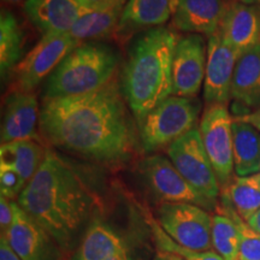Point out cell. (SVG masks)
<instances>
[{"mask_svg":"<svg viewBox=\"0 0 260 260\" xmlns=\"http://www.w3.org/2000/svg\"><path fill=\"white\" fill-rule=\"evenodd\" d=\"M158 223L182 247L191 251H212V217L203 207L186 203H161Z\"/></svg>","mask_w":260,"mask_h":260,"instance_id":"obj_6","label":"cell"},{"mask_svg":"<svg viewBox=\"0 0 260 260\" xmlns=\"http://www.w3.org/2000/svg\"><path fill=\"white\" fill-rule=\"evenodd\" d=\"M154 260H183L180 255L174 254V253H168V252H161L159 251V253L155 255Z\"/></svg>","mask_w":260,"mask_h":260,"instance_id":"obj_33","label":"cell"},{"mask_svg":"<svg viewBox=\"0 0 260 260\" xmlns=\"http://www.w3.org/2000/svg\"><path fill=\"white\" fill-rule=\"evenodd\" d=\"M207 47L201 35L190 34L178 40L172 63V95L195 98L204 84Z\"/></svg>","mask_w":260,"mask_h":260,"instance_id":"obj_12","label":"cell"},{"mask_svg":"<svg viewBox=\"0 0 260 260\" xmlns=\"http://www.w3.org/2000/svg\"><path fill=\"white\" fill-rule=\"evenodd\" d=\"M239 57L218 32L209 38L204 98L210 104H225L232 98V84Z\"/></svg>","mask_w":260,"mask_h":260,"instance_id":"obj_15","label":"cell"},{"mask_svg":"<svg viewBox=\"0 0 260 260\" xmlns=\"http://www.w3.org/2000/svg\"><path fill=\"white\" fill-rule=\"evenodd\" d=\"M128 0H100L75 24L70 35L79 42L96 40L116 31Z\"/></svg>","mask_w":260,"mask_h":260,"instance_id":"obj_18","label":"cell"},{"mask_svg":"<svg viewBox=\"0 0 260 260\" xmlns=\"http://www.w3.org/2000/svg\"><path fill=\"white\" fill-rule=\"evenodd\" d=\"M234 170L245 177L260 172V132L240 118H233Z\"/></svg>","mask_w":260,"mask_h":260,"instance_id":"obj_22","label":"cell"},{"mask_svg":"<svg viewBox=\"0 0 260 260\" xmlns=\"http://www.w3.org/2000/svg\"><path fill=\"white\" fill-rule=\"evenodd\" d=\"M139 172L152 194L162 203H186L211 210L216 203L195 190L170 159L153 154L140 162Z\"/></svg>","mask_w":260,"mask_h":260,"instance_id":"obj_10","label":"cell"},{"mask_svg":"<svg viewBox=\"0 0 260 260\" xmlns=\"http://www.w3.org/2000/svg\"><path fill=\"white\" fill-rule=\"evenodd\" d=\"M239 2L245 3V4H249V5H254L260 8V0H239Z\"/></svg>","mask_w":260,"mask_h":260,"instance_id":"obj_35","label":"cell"},{"mask_svg":"<svg viewBox=\"0 0 260 260\" xmlns=\"http://www.w3.org/2000/svg\"><path fill=\"white\" fill-rule=\"evenodd\" d=\"M95 3L90 0H28L24 11L42 35L64 34L70 32Z\"/></svg>","mask_w":260,"mask_h":260,"instance_id":"obj_13","label":"cell"},{"mask_svg":"<svg viewBox=\"0 0 260 260\" xmlns=\"http://www.w3.org/2000/svg\"><path fill=\"white\" fill-rule=\"evenodd\" d=\"M24 35L21 25L11 12L2 11L0 16V71L2 77L14 71L23 59Z\"/></svg>","mask_w":260,"mask_h":260,"instance_id":"obj_25","label":"cell"},{"mask_svg":"<svg viewBox=\"0 0 260 260\" xmlns=\"http://www.w3.org/2000/svg\"><path fill=\"white\" fill-rule=\"evenodd\" d=\"M229 0H180L172 25L190 34L212 37L218 31Z\"/></svg>","mask_w":260,"mask_h":260,"instance_id":"obj_17","label":"cell"},{"mask_svg":"<svg viewBox=\"0 0 260 260\" xmlns=\"http://www.w3.org/2000/svg\"><path fill=\"white\" fill-rule=\"evenodd\" d=\"M14 223L4 235L22 260H68L56 240L31 218L17 203H14Z\"/></svg>","mask_w":260,"mask_h":260,"instance_id":"obj_11","label":"cell"},{"mask_svg":"<svg viewBox=\"0 0 260 260\" xmlns=\"http://www.w3.org/2000/svg\"><path fill=\"white\" fill-rule=\"evenodd\" d=\"M3 2L8 3V4H25V3L28 2V0H3Z\"/></svg>","mask_w":260,"mask_h":260,"instance_id":"obj_36","label":"cell"},{"mask_svg":"<svg viewBox=\"0 0 260 260\" xmlns=\"http://www.w3.org/2000/svg\"><path fill=\"white\" fill-rule=\"evenodd\" d=\"M246 223L248 224V225L251 226L254 232L260 234V210L256 213L253 214L251 218L247 220Z\"/></svg>","mask_w":260,"mask_h":260,"instance_id":"obj_32","label":"cell"},{"mask_svg":"<svg viewBox=\"0 0 260 260\" xmlns=\"http://www.w3.org/2000/svg\"><path fill=\"white\" fill-rule=\"evenodd\" d=\"M217 32L239 58L260 46V8L229 0Z\"/></svg>","mask_w":260,"mask_h":260,"instance_id":"obj_14","label":"cell"},{"mask_svg":"<svg viewBox=\"0 0 260 260\" xmlns=\"http://www.w3.org/2000/svg\"><path fill=\"white\" fill-rule=\"evenodd\" d=\"M232 98L246 109H260V46L237 59Z\"/></svg>","mask_w":260,"mask_h":260,"instance_id":"obj_21","label":"cell"},{"mask_svg":"<svg viewBox=\"0 0 260 260\" xmlns=\"http://www.w3.org/2000/svg\"><path fill=\"white\" fill-rule=\"evenodd\" d=\"M0 260H22L10 246L5 236L0 237Z\"/></svg>","mask_w":260,"mask_h":260,"instance_id":"obj_30","label":"cell"},{"mask_svg":"<svg viewBox=\"0 0 260 260\" xmlns=\"http://www.w3.org/2000/svg\"><path fill=\"white\" fill-rule=\"evenodd\" d=\"M233 117L224 104H211L200 119V135L219 186L233 181Z\"/></svg>","mask_w":260,"mask_h":260,"instance_id":"obj_9","label":"cell"},{"mask_svg":"<svg viewBox=\"0 0 260 260\" xmlns=\"http://www.w3.org/2000/svg\"><path fill=\"white\" fill-rule=\"evenodd\" d=\"M17 204L58 242L65 254H73L84 228L99 206V198L82 175L52 149Z\"/></svg>","mask_w":260,"mask_h":260,"instance_id":"obj_2","label":"cell"},{"mask_svg":"<svg viewBox=\"0 0 260 260\" xmlns=\"http://www.w3.org/2000/svg\"><path fill=\"white\" fill-rule=\"evenodd\" d=\"M46 151L35 140L2 144L0 165H5L17 172L27 184L35 176L44 161Z\"/></svg>","mask_w":260,"mask_h":260,"instance_id":"obj_23","label":"cell"},{"mask_svg":"<svg viewBox=\"0 0 260 260\" xmlns=\"http://www.w3.org/2000/svg\"><path fill=\"white\" fill-rule=\"evenodd\" d=\"M40 109L30 92L12 90L6 96L2 123V144L35 140Z\"/></svg>","mask_w":260,"mask_h":260,"instance_id":"obj_16","label":"cell"},{"mask_svg":"<svg viewBox=\"0 0 260 260\" xmlns=\"http://www.w3.org/2000/svg\"><path fill=\"white\" fill-rule=\"evenodd\" d=\"M178 39L171 29L152 28L136 39L122 71V93L139 122L172 95V63Z\"/></svg>","mask_w":260,"mask_h":260,"instance_id":"obj_3","label":"cell"},{"mask_svg":"<svg viewBox=\"0 0 260 260\" xmlns=\"http://www.w3.org/2000/svg\"><path fill=\"white\" fill-rule=\"evenodd\" d=\"M118 57L109 46L84 42L58 65L45 84V98L82 95L113 80Z\"/></svg>","mask_w":260,"mask_h":260,"instance_id":"obj_4","label":"cell"},{"mask_svg":"<svg viewBox=\"0 0 260 260\" xmlns=\"http://www.w3.org/2000/svg\"><path fill=\"white\" fill-rule=\"evenodd\" d=\"M243 121L249 123V124L254 126L256 130L260 132V109H256L254 112H246L242 116H237Z\"/></svg>","mask_w":260,"mask_h":260,"instance_id":"obj_31","label":"cell"},{"mask_svg":"<svg viewBox=\"0 0 260 260\" xmlns=\"http://www.w3.org/2000/svg\"><path fill=\"white\" fill-rule=\"evenodd\" d=\"M79 45L70 32L42 35L40 41L14 69V90L31 92L44 79H48Z\"/></svg>","mask_w":260,"mask_h":260,"instance_id":"obj_7","label":"cell"},{"mask_svg":"<svg viewBox=\"0 0 260 260\" xmlns=\"http://www.w3.org/2000/svg\"><path fill=\"white\" fill-rule=\"evenodd\" d=\"M90 2H100V0H90Z\"/></svg>","mask_w":260,"mask_h":260,"instance_id":"obj_37","label":"cell"},{"mask_svg":"<svg viewBox=\"0 0 260 260\" xmlns=\"http://www.w3.org/2000/svg\"><path fill=\"white\" fill-rule=\"evenodd\" d=\"M124 100L115 80L82 95L44 98L39 129L54 147L102 164H121L135 144Z\"/></svg>","mask_w":260,"mask_h":260,"instance_id":"obj_1","label":"cell"},{"mask_svg":"<svg viewBox=\"0 0 260 260\" xmlns=\"http://www.w3.org/2000/svg\"><path fill=\"white\" fill-rule=\"evenodd\" d=\"M223 204L232 207L240 218L247 222L260 210V172L234 178L224 187Z\"/></svg>","mask_w":260,"mask_h":260,"instance_id":"obj_24","label":"cell"},{"mask_svg":"<svg viewBox=\"0 0 260 260\" xmlns=\"http://www.w3.org/2000/svg\"><path fill=\"white\" fill-rule=\"evenodd\" d=\"M106 260H129V256H128V253H122V254H117Z\"/></svg>","mask_w":260,"mask_h":260,"instance_id":"obj_34","label":"cell"},{"mask_svg":"<svg viewBox=\"0 0 260 260\" xmlns=\"http://www.w3.org/2000/svg\"><path fill=\"white\" fill-rule=\"evenodd\" d=\"M151 226L153 230L155 241L158 243L159 251L174 253V254L180 255L183 260H223L222 256L216 251H191L189 248L180 246L162 230L159 223L154 222L153 219H151Z\"/></svg>","mask_w":260,"mask_h":260,"instance_id":"obj_27","label":"cell"},{"mask_svg":"<svg viewBox=\"0 0 260 260\" xmlns=\"http://www.w3.org/2000/svg\"><path fill=\"white\" fill-rule=\"evenodd\" d=\"M223 212L234 219L240 234V260H260V234L240 218L232 207L223 204Z\"/></svg>","mask_w":260,"mask_h":260,"instance_id":"obj_28","label":"cell"},{"mask_svg":"<svg viewBox=\"0 0 260 260\" xmlns=\"http://www.w3.org/2000/svg\"><path fill=\"white\" fill-rule=\"evenodd\" d=\"M180 0H128L117 32L157 28L174 17Z\"/></svg>","mask_w":260,"mask_h":260,"instance_id":"obj_19","label":"cell"},{"mask_svg":"<svg viewBox=\"0 0 260 260\" xmlns=\"http://www.w3.org/2000/svg\"><path fill=\"white\" fill-rule=\"evenodd\" d=\"M212 243L223 260H240L239 229L225 213L212 217Z\"/></svg>","mask_w":260,"mask_h":260,"instance_id":"obj_26","label":"cell"},{"mask_svg":"<svg viewBox=\"0 0 260 260\" xmlns=\"http://www.w3.org/2000/svg\"><path fill=\"white\" fill-rule=\"evenodd\" d=\"M14 203L15 201L10 200L3 195L0 197V233H2V236L6 235V233L9 232L14 223Z\"/></svg>","mask_w":260,"mask_h":260,"instance_id":"obj_29","label":"cell"},{"mask_svg":"<svg viewBox=\"0 0 260 260\" xmlns=\"http://www.w3.org/2000/svg\"><path fill=\"white\" fill-rule=\"evenodd\" d=\"M122 253H128L124 240L111 226L95 220L83 233L70 260H106Z\"/></svg>","mask_w":260,"mask_h":260,"instance_id":"obj_20","label":"cell"},{"mask_svg":"<svg viewBox=\"0 0 260 260\" xmlns=\"http://www.w3.org/2000/svg\"><path fill=\"white\" fill-rule=\"evenodd\" d=\"M200 102L197 98L171 95L154 107L140 123V138L145 151L170 147L197 126Z\"/></svg>","mask_w":260,"mask_h":260,"instance_id":"obj_5","label":"cell"},{"mask_svg":"<svg viewBox=\"0 0 260 260\" xmlns=\"http://www.w3.org/2000/svg\"><path fill=\"white\" fill-rule=\"evenodd\" d=\"M168 155L195 190L216 203L219 195V183L205 151L198 126L175 141L168 148Z\"/></svg>","mask_w":260,"mask_h":260,"instance_id":"obj_8","label":"cell"}]
</instances>
